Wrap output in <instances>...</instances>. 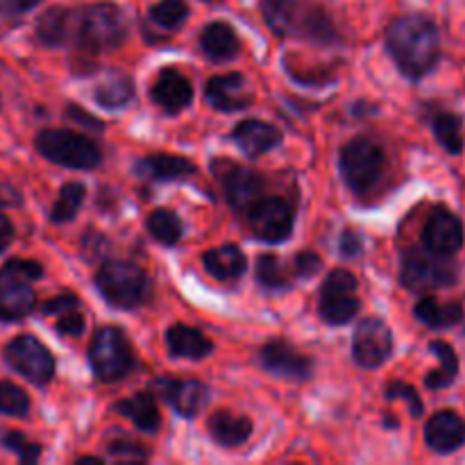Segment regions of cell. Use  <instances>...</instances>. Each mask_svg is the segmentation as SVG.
Wrapping results in <instances>:
<instances>
[{
  "instance_id": "obj_5",
  "label": "cell",
  "mask_w": 465,
  "mask_h": 465,
  "mask_svg": "<svg viewBox=\"0 0 465 465\" xmlns=\"http://www.w3.org/2000/svg\"><path fill=\"white\" fill-rule=\"evenodd\" d=\"M95 286L100 295L116 309H134L148 302L153 293L148 275L132 262H104L95 272Z\"/></svg>"
},
{
  "instance_id": "obj_13",
  "label": "cell",
  "mask_w": 465,
  "mask_h": 465,
  "mask_svg": "<svg viewBox=\"0 0 465 465\" xmlns=\"http://www.w3.org/2000/svg\"><path fill=\"white\" fill-rule=\"evenodd\" d=\"M393 331L381 318H363L352 339L354 361L361 368L375 371L389 361L391 354H393Z\"/></svg>"
},
{
  "instance_id": "obj_25",
  "label": "cell",
  "mask_w": 465,
  "mask_h": 465,
  "mask_svg": "<svg viewBox=\"0 0 465 465\" xmlns=\"http://www.w3.org/2000/svg\"><path fill=\"white\" fill-rule=\"evenodd\" d=\"M166 345L173 357L191 359V361H200L213 352L212 341L203 331L189 325H173L166 331Z\"/></svg>"
},
{
  "instance_id": "obj_42",
  "label": "cell",
  "mask_w": 465,
  "mask_h": 465,
  "mask_svg": "<svg viewBox=\"0 0 465 465\" xmlns=\"http://www.w3.org/2000/svg\"><path fill=\"white\" fill-rule=\"evenodd\" d=\"M57 318H59V321H57V325H54V330H57L62 336H71V339H77V336L84 334L86 321H84V316L77 312V309L62 313V316H57Z\"/></svg>"
},
{
  "instance_id": "obj_36",
  "label": "cell",
  "mask_w": 465,
  "mask_h": 465,
  "mask_svg": "<svg viewBox=\"0 0 465 465\" xmlns=\"http://www.w3.org/2000/svg\"><path fill=\"white\" fill-rule=\"evenodd\" d=\"M189 18V5L184 0H159L150 7V21L163 30H180Z\"/></svg>"
},
{
  "instance_id": "obj_21",
  "label": "cell",
  "mask_w": 465,
  "mask_h": 465,
  "mask_svg": "<svg viewBox=\"0 0 465 465\" xmlns=\"http://www.w3.org/2000/svg\"><path fill=\"white\" fill-rule=\"evenodd\" d=\"M232 141L239 145V150L245 157L257 159L282 143V132L275 125H271V123L250 118V121L239 123L232 130Z\"/></svg>"
},
{
  "instance_id": "obj_7",
  "label": "cell",
  "mask_w": 465,
  "mask_h": 465,
  "mask_svg": "<svg viewBox=\"0 0 465 465\" xmlns=\"http://www.w3.org/2000/svg\"><path fill=\"white\" fill-rule=\"evenodd\" d=\"M343 182L357 195L368 193L377 186L386 171L384 148L371 136H357L343 145L339 157Z\"/></svg>"
},
{
  "instance_id": "obj_33",
  "label": "cell",
  "mask_w": 465,
  "mask_h": 465,
  "mask_svg": "<svg viewBox=\"0 0 465 465\" xmlns=\"http://www.w3.org/2000/svg\"><path fill=\"white\" fill-rule=\"evenodd\" d=\"M148 232L154 241L163 245H177L182 241V221L173 209L159 207L145 221Z\"/></svg>"
},
{
  "instance_id": "obj_39",
  "label": "cell",
  "mask_w": 465,
  "mask_h": 465,
  "mask_svg": "<svg viewBox=\"0 0 465 465\" xmlns=\"http://www.w3.org/2000/svg\"><path fill=\"white\" fill-rule=\"evenodd\" d=\"M386 400H402V402H407L409 413L413 418H422V413H425V404H422L420 393L411 384H407V381H391L386 386Z\"/></svg>"
},
{
  "instance_id": "obj_44",
  "label": "cell",
  "mask_w": 465,
  "mask_h": 465,
  "mask_svg": "<svg viewBox=\"0 0 465 465\" xmlns=\"http://www.w3.org/2000/svg\"><path fill=\"white\" fill-rule=\"evenodd\" d=\"M44 0H0V16L5 18H16L35 9L36 5Z\"/></svg>"
},
{
  "instance_id": "obj_2",
  "label": "cell",
  "mask_w": 465,
  "mask_h": 465,
  "mask_svg": "<svg viewBox=\"0 0 465 465\" xmlns=\"http://www.w3.org/2000/svg\"><path fill=\"white\" fill-rule=\"evenodd\" d=\"M262 16L277 36L307 39L316 44L339 41L334 21L330 14L309 0H262Z\"/></svg>"
},
{
  "instance_id": "obj_47",
  "label": "cell",
  "mask_w": 465,
  "mask_h": 465,
  "mask_svg": "<svg viewBox=\"0 0 465 465\" xmlns=\"http://www.w3.org/2000/svg\"><path fill=\"white\" fill-rule=\"evenodd\" d=\"M14 241V225L3 212H0V254L9 248V243Z\"/></svg>"
},
{
  "instance_id": "obj_6",
  "label": "cell",
  "mask_w": 465,
  "mask_h": 465,
  "mask_svg": "<svg viewBox=\"0 0 465 465\" xmlns=\"http://www.w3.org/2000/svg\"><path fill=\"white\" fill-rule=\"evenodd\" d=\"M459 282L454 257H440L427 248H409L400 262V284L413 293L450 289Z\"/></svg>"
},
{
  "instance_id": "obj_18",
  "label": "cell",
  "mask_w": 465,
  "mask_h": 465,
  "mask_svg": "<svg viewBox=\"0 0 465 465\" xmlns=\"http://www.w3.org/2000/svg\"><path fill=\"white\" fill-rule=\"evenodd\" d=\"M204 98L218 112H241L252 104L254 95L250 94L248 82L241 73L213 75L204 86Z\"/></svg>"
},
{
  "instance_id": "obj_17",
  "label": "cell",
  "mask_w": 465,
  "mask_h": 465,
  "mask_svg": "<svg viewBox=\"0 0 465 465\" xmlns=\"http://www.w3.org/2000/svg\"><path fill=\"white\" fill-rule=\"evenodd\" d=\"M425 443L436 454H454L465 448V418L454 409H440L427 420Z\"/></svg>"
},
{
  "instance_id": "obj_10",
  "label": "cell",
  "mask_w": 465,
  "mask_h": 465,
  "mask_svg": "<svg viewBox=\"0 0 465 465\" xmlns=\"http://www.w3.org/2000/svg\"><path fill=\"white\" fill-rule=\"evenodd\" d=\"M361 302L357 298V277L345 268H336L325 277L318 312L327 325H348L357 318Z\"/></svg>"
},
{
  "instance_id": "obj_23",
  "label": "cell",
  "mask_w": 465,
  "mask_h": 465,
  "mask_svg": "<svg viewBox=\"0 0 465 465\" xmlns=\"http://www.w3.org/2000/svg\"><path fill=\"white\" fill-rule=\"evenodd\" d=\"M134 173L143 180L153 182H175V180H186V177L195 175L198 168L195 163H191L186 157L180 154H150L136 162Z\"/></svg>"
},
{
  "instance_id": "obj_41",
  "label": "cell",
  "mask_w": 465,
  "mask_h": 465,
  "mask_svg": "<svg viewBox=\"0 0 465 465\" xmlns=\"http://www.w3.org/2000/svg\"><path fill=\"white\" fill-rule=\"evenodd\" d=\"M321 268H322L321 257H318L316 252H312V250H304V252H300L298 257H295L291 271H293V275L300 277V280H309V277L318 275Z\"/></svg>"
},
{
  "instance_id": "obj_24",
  "label": "cell",
  "mask_w": 465,
  "mask_h": 465,
  "mask_svg": "<svg viewBox=\"0 0 465 465\" xmlns=\"http://www.w3.org/2000/svg\"><path fill=\"white\" fill-rule=\"evenodd\" d=\"M200 50L212 62H232L241 50L239 35L230 23L213 21L200 32Z\"/></svg>"
},
{
  "instance_id": "obj_48",
  "label": "cell",
  "mask_w": 465,
  "mask_h": 465,
  "mask_svg": "<svg viewBox=\"0 0 465 465\" xmlns=\"http://www.w3.org/2000/svg\"><path fill=\"white\" fill-rule=\"evenodd\" d=\"M12 207V204H21V195L14 186L0 184V207Z\"/></svg>"
},
{
  "instance_id": "obj_43",
  "label": "cell",
  "mask_w": 465,
  "mask_h": 465,
  "mask_svg": "<svg viewBox=\"0 0 465 465\" xmlns=\"http://www.w3.org/2000/svg\"><path fill=\"white\" fill-rule=\"evenodd\" d=\"M77 307H80V300L71 293H64L57 295V298H50L48 302H44L41 313H44V316H62V313L73 312V309Z\"/></svg>"
},
{
  "instance_id": "obj_8",
  "label": "cell",
  "mask_w": 465,
  "mask_h": 465,
  "mask_svg": "<svg viewBox=\"0 0 465 465\" xmlns=\"http://www.w3.org/2000/svg\"><path fill=\"white\" fill-rule=\"evenodd\" d=\"M36 150L48 162L75 171H91L103 162V150L94 139L71 130H41L35 139Z\"/></svg>"
},
{
  "instance_id": "obj_11",
  "label": "cell",
  "mask_w": 465,
  "mask_h": 465,
  "mask_svg": "<svg viewBox=\"0 0 465 465\" xmlns=\"http://www.w3.org/2000/svg\"><path fill=\"white\" fill-rule=\"evenodd\" d=\"M5 361L14 372L36 386L48 384L54 377V357L36 336L23 334L5 345Z\"/></svg>"
},
{
  "instance_id": "obj_34",
  "label": "cell",
  "mask_w": 465,
  "mask_h": 465,
  "mask_svg": "<svg viewBox=\"0 0 465 465\" xmlns=\"http://www.w3.org/2000/svg\"><path fill=\"white\" fill-rule=\"evenodd\" d=\"M86 198V189L80 182H68L59 191V198L54 200V204L50 207V221L53 223H68L75 218V213L80 212L82 203Z\"/></svg>"
},
{
  "instance_id": "obj_12",
  "label": "cell",
  "mask_w": 465,
  "mask_h": 465,
  "mask_svg": "<svg viewBox=\"0 0 465 465\" xmlns=\"http://www.w3.org/2000/svg\"><path fill=\"white\" fill-rule=\"evenodd\" d=\"M248 225L259 241L266 243H282L293 232L295 213L293 207L284 198H259L250 204Z\"/></svg>"
},
{
  "instance_id": "obj_19",
  "label": "cell",
  "mask_w": 465,
  "mask_h": 465,
  "mask_svg": "<svg viewBox=\"0 0 465 465\" xmlns=\"http://www.w3.org/2000/svg\"><path fill=\"white\" fill-rule=\"evenodd\" d=\"M223 193H225L232 209L248 212L250 204H254L262 198L263 180L259 173L250 171V168L230 163L227 171L223 173Z\"/></svg>"
},
{
  "instance_id": "obj_14",
  "label": "cell",
  "mask_w": 465,
  "mask_h": 465,
  "mask_svg": "<svg viewBox=\"0 0 465 465\" xmlns=\"http://www.w3.org/2000/svg\"><path fill=\"white\" fill-rule=\"evenodd\" d=\"M465 243L463 221L448 207H436L422 227V248L440 257H454Z\"/></svg>"
},
{
  "instance_id": "obj_38",
  "label": "cell",
  "mask_w": 465,
  "mask_h": 465,
  "mask_svg": "<svg viewBox=\"0 0 465 465\" xmlns=\"http://www.w3.org/2000/svg\"><path fill=\"white\" fill-rule=\"evenodd\" d=\"M3 445L18 457V461L23 465H35L41 457V445L32 443L30 439L21 434V431H7L3 436Z\"/></svg>"
},
{
  "instance_id": "obj_31",
  "label": "cell",
  "mask_w": 465,
  "mask_h": 465,
  "mask_svg": "<svg viewBox=\"0 0 465 465\" xmlns=\"http://www.w3.org/2000/svg\"><path fill=\"white\" fill-rule=\"evenodd\" d=\"M94 98L104 109H123L134 98V82L125 73H109L94 89Z\"/></svg>"
},
{
  "instance_id": "obj_28",
  "label": "cell",
  "mask_w": 465,
  "mask_h": 465,
  "mask_svg": "<svg viewBox=\"0 0 465 465\" xmlns=\"http://www.w3.org/2000/svg\"><path fill=\"white\" fill-rule=\"evenodd\" d=\"M114 411L125 416L136 430L148 431V434H154V431L162 427V416H159L157 402L150 393H136L132 398L121 400V402L114 404Z\"/></svg>"
},
{
  "instance_id": "obj_27",
  "label": "cell",
  "mask_w": 465,
  "mask_h": 465,
  "mask_svg": "<svg viewBox=\"0 0 465 465\" xmlns=\"http://www.w3.org/2000/svg\"><path fill=\"white\" fill-rule=\"evenodd\" d=\"M209 434L223 448H239L252 436V420L232 411H216L209 418Z\"/></svg>"
},
{
  "instance_id": "obj_15",
  "label": "cell",
  "mask_w": 465,
  "mask_h": 465,
  "mask_svg": "<svg viewBox=\"0 0 465 465\" xmlns=\"http://www.w3.org/2000/svg\"><path fill=\"white\" fill-rule=\"evenodd\" d=\"M153 389L182 418H195L209 404V389L198 380L159 377L153 381Z\"/></svg>"
},
{
  "instance_id": "obj_49",
  "label": "cell",
  "mask_w": 465,
  "mask_h": 465,
  "mask_svg": "<svg viewBox=\"0 0 465 465\" xmlns=\"http://www.w3.org/2000/svg\"><path fill=\"white\" fill-rule=\"evenodd\" d=\"M77 463H103V459H98V457H82Z\"/></svg>"
},
{
  "instance_id": "obj_46",
  "label": "cell",
  "mask_w": 465,
  "mask_h": 465,
  "mask_svg": "<svg viewBox=\"0 0 465 465\" xmlns=\"http://www.w3.org/2000/svg\"><path fill=\"white\" fill-rule=\"evenodd\" d=\"M66 116H71L73 121H77V123H80V125L91 127V130H98V132L103 130V123H100L95 116H91V114L82 112V109L77 107V104H68V107H66Z\"/></svg>"
},
{
  "instance_id": "obj_29",
  "label": "cell",
  "mask_w": 465,
  "mask_h": 465,
  "mask_svg": "<svg viewBox=\"0 0 465 465\" xmlns=\"http://www.w3.org/2000/svg\"><path fill=\"white\" fill-rule=\"evenodd\" d=\"M431 132H434L436 141L445 153L452 157H459L465 150V130H463V118L457 112L450 109H436L430 116Z\"/></svg>"
},
{
  "instance_id": "obj_26",
  "label": "cell",
  "mask_w": 465,
  "mask_h": 465,
  "mask_svg": "<svg viewBox=\"0 0 465 465\" xmlns=\"http://www.w3.org/2000/svg\"><path fill=\"white\" fill-rule=\"evenodd\" d=\"M204 268L212 277H216L218 282H234L248 268V259H245L243 250L234 243L221 245V248H213L209 252H204L203 257Z\"/></svg>"
},
{
  "instance_id": "obj_30",
  "label": "cell",
  "mask_w": 465,
  "mask_h": 465,
  "mask_svg": "<svg viewBox=\"0 0 465 465\" xmlns=\"http://www.w3.org/2000/svg\"><path fill=\"white\" fill-rule=\"evenodd\" d=\"M430 352L439 359V368L427 372L425 377V386L430 391H443L450 389V386L457 381L459 371H461V363H459V354L448 341H431L430 343Z\"/></svg>"
},
{
  "instance_id": "obj_16",
  "label": "cell",
  "mask_w": 465,
  "mask_h": 465,
  "mask_svg": "<svg viewBox=\"0 0 465 465\" xmlns=\"http://www.w3.org/2000/svg\"><path fill=\"white\" fill-rule=\"evenodd\" d=\"M259 361H262L263 371L271 372V375L293 381L312 380L313 368H316L312 357L298 352L284 341H271V343L263 345L262 352H259Z\"/></svg>"
},
{
  "instance_id": "obj_3",
  "label": "cell",
  "mask_w": 465,
  "mask_h": 465,
  "mask_svg": "<svg viewBox=\"0 0 465 465\" xmlns=\"http://www.w3.org/2000/svg\"><path fill=\"white\" fill-rule=\"evenodd\" d=\"M127 35L123 9L114 3H91L66 9V44L73 41L84 53H104L123 44Z\"/></svg>"
},
{
  "instance_id": "obj_4",
  "label": "cell",
  "mask_w": 465,
  "mask_h": 465,
  "mask_svg": "<svg viewBox=\"0 0 465 465\" xmlns=\"http://www.w3.org/2000/svg\"><path fill=\"white\" fill-rule=\"evenodd\" d=\"M44 277L41 263L30 259H9L0 268V321L21 322L32 313L36 304V293L32 282Z\"/></svg>"
},
{
  "instance_id": "obj_22",
  "label": "cell",
  "mask_w": 465,
  "mask_h": 465,
  "mask_svg": "<svg viewBox=\"0 0 465 465\" xmlns=\"http://www.w3.org/2000/svg\"><path fill=\"white\" fill-rule=\"evenodd\" d=\"M413 316L430 330H450L465 321V302L463 300L440 302L436 295H422L413 307Z\"/></svg>"
},
{
  "instance_id": "obj_50",
  "label": "cell",
  "mask_w": 465,
  "mask_h": 465,
  "mask_svg": "<svg viewBox=\"0 0 465 465\" xmlns=\"http://www.w3.org/2000/svg\"><path fill=\"white\" fill-rule=\"evenodd\" d=\"M204 3H223V0H204Z\"/></svg>"
},
{
  "instance_id": "obj_1",
  "label": "cell",
  "mask_w": 465,
  "mask_h": 465,
  "mask_svg": "<svg viewBox=\"0 0 465 465\" xmlns=\"http://www.w3.org/2000/svg\"><path fill=\"white\" fill-rule=\"evenodd\" d=\"M386 48L398 71L411 82L430 75L443 54L439 25L420 12L402 14L391 23L386 30Z\"/></svg>"
},
{
  "instance_id": "obj_9",
  "label": "cell",
  "mask_w": 465,
  "mask_h": 465,
  "mask_svg": "<svg viewBox=\"0 0 465 465\" xmlns=\"http://www.w3.org/2000/svg\"><path fill=\"white\" fill-rule=\"evenodd\" d=\"M89 363L100 381L112 384V381L123 380L134 368V352H132L125 331L112 325L95 331L89 345Z\"/></svg>"
},
{
  "instance_id": "obj_35",
  "label": "cell",
  "mask_w": 465,
  "mask_h": 465,
  "mask_svg": "<svg viewBox=\"0 0 465 465\" xmlns=\"http://www.w3.org/2000/svg\"><path fill=\"white\" fill-rule=\"evenodd\" d=\"M257 280L259 284L271 291L291 289V275L286 263L275 254H262L257 259Z\"/></svg>"
},
{
  "instance_id": "obj_32",
  "label": "cell",
  "mask_w": 465,
  "mask_h": 465,
  "mask_svg": "<svg viewBox=\"0 0 465 465\" xmlns=\"http://www.w3.org/2000/svg\"><path fill=\"white\" fill-rule=\"evenodd\" d=\"M36 39L48 48L66 45V7H50L36 21Z\"/></svg>"
},
{
  "instance_id": "obj_37",
  "label": "cell",
  "mask_w": 465,
  "mask_h": 465,
  "mask_svg": "<svg viewBox=\"0 0 465 465\" xmlns=\"http://www.w3.org/2000/svg\"><path fill=\"white\" fill-rule=\"evenodd\" d=\"M0 413L12 418H25L30 413V395L14 381H0Z\"/></svg>"
},
{
  "instance_id": "obj_40",
  "label": "cell",
  "mask_w": 465,
  "mask_h": 465,
  "mask_svg": "<svg viewBox=\"0 0 465 465\" xmlns=\"http://www.w3.org/2000/svg\"><path fill=\"white\" fill-rule=\"evenodd\" d=\"M107 452L112 454L116 461H145V459H148V450H145V445L136 443V440L127 439V436L109 439Z\"/></svg>"
},
{
  "instance_id": "obj_45",
  "label": "cell",
  "mask_w": 465,
  "mask_h": 465,
  "mask_svg": "<svg viewBox=\"0 0 465 465\" xmlns=\"http://www.w3.org/2000/svg\"><path fill=\"white\" fill-rule=\"evenodd\" d=\"M361 245H363V243H361V236H359L354 230H345L343 234H341L339 248H341V254H343L345 259L359 257V254L363 252Z\"/></svg>"
},
{
  "instance_id": "obj_20",
  "label": "cell",
  "mask_w": 465,
  "mask_h": 465,
  "mask_svg": "<svg viewBox=\"0 0 465 465\" xmlns=\"http://www.w3.org/2000/svg\"><path fill=\"white\" fill-rule=\"evenodd\" d=\"M153 100L166 114H180L193 100V86H191L189 77L182 75L177 68L166 66L154 77Z\"/></svg>"
}]
</instances>
